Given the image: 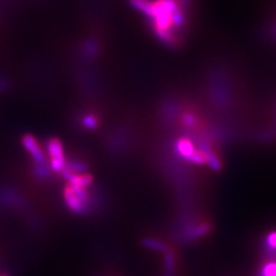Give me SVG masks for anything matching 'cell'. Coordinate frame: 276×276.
<instances>
[{
	"instance_id": "277c9868",
	"label": "cell",
	"mask_w": 276,
	"mask_h": 276,
	"mask_svg": "<svg viewBox=\"0 0 276 276\" xmlns=\"http://www.w3.org/2000/svg\"><path fill=\"white\" fill-rule=\"evenodd\" d=\"M62 174L69 181V185L76 189H86L93 182V177L90 174L73 173L68 168H65Z\"/></svg>"
},
{
	"instance_id": "30bf717a",
	"label": "cell",
	"mask_w": 276,
	"mask_h": 276,
	"mask_svg": "<svg viewBox=\"0 0 276 276\" xmlns=\"http://www.w3.org/2000/svg\"><path fill=\"white\" fill-rule=\"evenodd\" d=\"M143 245H145L148 248H151V249H153V250H158V251H164L166 249L165 244L158 242V241H154V239L147 238V239H145V241H143Z\"/></svg>"
},
{
	"instance_id": "9c48e42d",
	"label": "cell",
	"mask_w": 276,
	"mask_h": 276,
	"mask_svg": "<svg viewBox=\"0 0 276 276\" xmlns=\"http://www.w3.org/2000/svg\"><path fill=\"white\" fill-rule=\"evenodd\" d=\"M66 168H68V169L73 173H84V171L86 169L85 165L80 162H67Z\"/></svg>"
},
{
	"instance_id": "5bb4252c",
	"label": "cell",
	"mask_w": 276,
	"mask_h": 276,
	"mask_svg": "<svg viewBox=\"0 0 276 276\" xmlns=\"http://www.w3.org/2000/svg\"><path fill=\"white\" fill-rule=\"evenodd\" d=\"M1 276H5V275H1Z\"/></svg>"
},
{
	"instance_id": "8992f818",
	"label": "cell",
	"mask_w": 276,
	"mask_h": 276,
	"mask_svg": "<svg viewBox=\"0 0 276 276\" xmlns=\"http://www.w3.org/2000/svg\"><path fill=\"white\" fill-rule=\"evenodd\" d=\"M132 6H134L140 13L145 14L149 18L151 17L153 11V4L151 0H129Z\"/></svg>"
},
{
	"instance_id": "7c38bea8",
	"label": "cell",
	"mask_w": 276,
	"mask_h": 276,
	"mask_svg": "<svg viewBox=\"0 0 276 276\" xmlns=\"http://www.w3.org/2000/svg\"><path fill=\"white\" fill-rule=\"evenodd\" d=\"M267 246L271 251H276V231H272L267 235Z\"/></svg>"
},
{
	"instance_id": "6da1fadb",
	"label": "cell",
	"mask_w": 276,
	"mask_h": 276,
	"mask_svg": "<svg viewBox=\"0 0 276 276\" xmlns=\"http://www.w3.org/2000/svg\"><path fill=\"white\" fill-rule=\"evenodd\" d=\"M64 199L68 208L76 214H83L86 209L89 196L86 189H76L70 185L64 189Z\"/></svg>"
},
{
	"instance_id": "7a4b0ae2",
	"label": "cell",
	"mask_w": 276,
	"mask_h": 276,
	"mask_svg": "<svg viewBox=\"0 0 276 276\" xmlns=\"http://www.w3.org/2000/svg\"><path fill=\"white\" fill-rule=\"evenodd\" d=\"M46 151L50 157V165L51 170L56 173L62 172L67 166L62 141L55 137L49 139L46 143Z\"/></svg>"
},
{
	"instance_id": "ba28073f",
	"label": "cell",
	"mask_w": 276,
	"mask_h": 276,
	"mask_svg": "<svg viewBox=\"0 0 276 276\" xmlns=\"http://www.w3.org/2000/svg\"><path fill=\"white\" fill-rule=\"evenodd\" d=\"M261 276H276V262H269L264 265Z\"/></svg>"
},
{
	"instance_id": "52a82bcc",
	"label": "cell",
	"mask_w": 276,
	"mask_h": 276,
	"mask_svg": "<svg viewBox=\"0 0 276 276\" xmlns=\"http://www.w3.org/2000/svg\"><path fill=\"white\" fill-rule=\"evenodd\" d=\"M82 123L84 127H86L87 129H95L99 125V119L98 117H95L94 115H86L82 118Z\"/></svg>"
},
{
	"instance_id": "3957f363",
	"label": "cell",
	"mask_w": 276,
	"mask_h": 276,
	"mask_svg": "<svg viewBox=\"0 0 276 276\" xmlns=\"http://www.w3.org/2000/svg\"><path fill=\"white\" fill-rule=\"evenodd\" d=\"M22 143L24 148L30 153L36 166H45V154L37 139L31 134H26L22 138Z\"/></svg>"
},
{
	"instance_id": "4fadbf2b",
	"label": "cell",
	"mask_w": 276,
	"mask_h": 276,
	"mask_svg": "<svg viewBox=\"0 0 276 276\" xmlns=\"http://www.w3.org/2000/svg\"><path fill=\"white\" fill-rule=\"evenodd\" d=\"M184 118H185V119H184V122H185L186 125L191 126V125L195 124V117H194V116H191L190 114H187Z\"/></svg>"
},
{
	"instance_id": "8fae6325",
	"label": "cell",
	"mask_w": 276,
	"mask_h": 276,
	"mask_svg": "<svg viewBox=\"0 0 276 276\" xmlns=\"http://www.w3.org/2000/svg\"><path fill=\"white\" fill-rule=\"evenodd\" d=\"M207 158V162L210 164V166L213 168L214 170H219L220 169V162L218 161V159L215 157L214 154H210V155H206Z\"/></svg>"
},
{
	"instance_id": "5b68a950",
	"label": "cell",
	"mask_w": 276,
	"mask_h": 276,
	"mask_svg": "<svg viewBox=\"0 0 276 276\" xmlns=\"http://www.w3.org/2000/svg\"><path fill=\"white\" fill-rule=\"evenodd\" d=\"M177 151L178 152L184 157L185 159L189 160L191 158V155L195 153V149L193 143H191L190 140L186 139V138H181L179 139L177 142Z\"/></svg>"
}]
</instances>
